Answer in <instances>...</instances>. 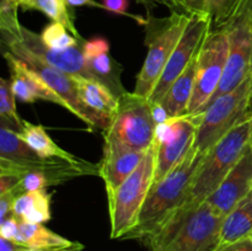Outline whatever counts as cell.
Masks as SVG:
<instances>
[{
  "mask_svg": "<svg viewBox=\"0 0 252 251\" xmlns=\"http://www.w3.org/2000/svg\"><path fill=\"white\" fill-rule=\"evenodd\" d=\"M223 219L207 201L182 204L144 244L148 251H217Z\"/></svg>",
  "mask_w": 252,
  "mask_h": 251,
  "instance_id": "6da1fadb",
  "label": "cell"
},
{
  "mask_svg": "<svg viewBox=\"0 0 252 251\" xmlns=\"http://www.w3.org/2000/svg\"><path fill=\"white\" fill-rule=\"evenodd\" d=\"M206 153L196 145L186 157L158 184L153 185L140 212L137 226L125 239H134L144 243L167 219V217L185 204L191 189L194 175Z\"/></svg>",
  "mask_w": 252,
  "mask_h": 251,
  "instance_id": "7a4b0ae2",
  "label": "cell"
},
{
  "mask_svg": "<svg viewBox=\"0 0 252 251\" xmlns=\"http://www.w3.org/2000/svg\"><path fill=\"white\" fill-rule=\"evenodd\" d=\"M30 171L43 172L52 186H57L80 176H98L100 165L85 159L79 161L44 159L22 140L19 133L0 123V172L24 177Z\"/></svg>",
  "mask_w": 252,
  "mask_h": 251,
  "instance_id": "3957f363",
  "label": "cell"
},
{
  "mask_svg": "<svg viewBox=\"0 0 252 251\" xmlns=\"http://www.w3.org/2000/svg\"><path fill=\"white\" fill-rule=\"evenodd\" d=\"M252 145V113L231 128L204 155L185 204H201Z\"/></svg>",
  "mask_w": 252,
  "mask_h": 251,
  "instance_id": "277c9868",
  "label": "cell"
},
{
  "mask_svg": "<svg viewBox=\"0 0 252 251\" xmlns=\"http://www.w3.org/2000/svg\"><path fill=\"white\" fill-rule=\"evenodd\" d=\"M191 15L192 12H170L166 17H155L149 14L144 25L147 57L137 75L133 93L145 98L150 97L189 25Z\"/></svg>",
  "mask_w": 252,
  "mask_h": 251,
  "instance_id": "5b68a950",
  "label": "cell"
},
{
  "mask_svg": "<svg viewBox=\"0 0 252 251\" xmlns=\"http://www.w3.org/2000/svg\"><path fill=\"white\" fill-rule=\"evenodd\" d=\"M157 143L150 147L137 169L116 189L107 193L111 239H125L137 226L140 212L154 184Z\"/></svg>",
  "mask_w": 252,
  "mask_h": 251,
  "instance_id": "8992f818",
  "label": "cell"
},
{
  "mask_svg": "<svg viewBox=\"0 0 252 251\" xmlns=\"http://www.w3.org/2000/svg\"><path fill=\"white\" fill-rule=\"evenodd\" d=\"M252 113V73L239 86L217 97L204 112L194 145L207 153L225 133Z\"/></svg>",
  "mask_w": 252,
  "mask_h": 251,
  "instance_id": "52a82bcc",
  "label": "cell"
},
{
  "mask_svg": "<svg viewBox=\"0 0 252 251\" xmlns=\"http://www.w3.org/2000/svg\"><path fill=\"white\" fill-rule=\"evenodd\" d=\"M2 51L9 52L16 58L21 59L25 64L29 65L34 73L39 75V78L43 79L44 83L59 96L65 101L68 105V111H70L73 115H75L79 120L83 121L91 130L103 129L106 130L110 126V121L106 120L105 117L100 116L89 108L84 103L79 96L78 90H76L75 83L71 75L58 70L54 66L49 65L48 63L37 57L29 49L25 48L16 38L10 36H2Z\"/></svg>",
  "mask_w": 252,
  "mask_h": 251,
  "instance_id": "ba28073f",
  "label": "cell"
},
{
  "mask_svg": "<svg viewBox=\"0 0 252 251\" xmlns=\"http://www.w3.org/2000/svg\"><path fill=\"white\" fill-rule=\"evenodd\" d=\"M219 29H223L228 37V62L211 103L240 85L252 73V0H238L229 19Z\"/></svg>",
  "mask_w": 252,
  "mask_h": 251,
  "instance_id": "9c48e42d",
  "label": "cell"
},
{
  "mask_svg": "<svg viewBox=\"0 0 252 251\" xmlns=\"http://www.w3.org/2000/svg\"><path fill=\"white\" fill-rule=\"evenodd\" d=\"M228 51L225 31L212 27L197 57L193 95L187 115H199L208 107L223 80L228 62Z\"/></svg>",
  "mask_w": 252,
  "mask_h": 251,
  "instance_id": "30bf717a",
  "label": "cell"
},
{
  "mask_svg": "<svg viewBox=\"0 0 252 251\" xmlns=\"http://www.w3.org/2000/svg\"><path fill=\"white\" fill-rule=\"evenodd\" d=\"M157 128L153 103L133 91H127L120 97L117 111L103 132L134 149L147 152L154 144Z\"/></svg>",
  "mask_w": 252,
  "mask_h": 251,
  "instance_id": "8fae6325",
  "label": "cell"
},
{
  "mask_svg": "<svg viewBox=\"0 0 252 251\" xmlns=\"http://www.w3.org/2000/svg\"><path fill=\"white\" fill-rule=\"evenodd\" d=\"M202 115H185L169 118L157 128V165L154 184L164 179L192 149Z\"/></svg>",
  "mask_w": 252,
  "mask_h": 251,
  "instance_id": "7c38bea8",
  "label": "cell"
},
{
  "mask_svg": "<svg viewBox=\"0 0 252 251\" xmlns=\"http://www.w3.org/2000/svg\"><path fill=\"white\" fill-rule=\"evenodd\" d=\"M212 29V20L202 12H192L189 25L172 52L157 86L148 100L157 103L164 97L175 80L185 71L198 54L202 43Z\"/></svg>",
  "mask_w": 252,
  "mask_h": 251,
  "instance_id": "4fadbf2b",
  "label": "cell"
},
{
  "mask_svg": "<svg viewBox=\"0 0 252 251\" xmlns=\"http://www.w3.org/2000/svg\"><path fill=\"white\" fill-rule=\"evenodd\" d=\"M103 157L98 162V176L105 182L106 193H110L137 169L148 150L134 149L106 132H103Z\"/></svg>",
  "mask_w": 252,
  "mask_h": 251,
  "instance_id": "5bb4252c",
  "label": "cell"
},
{
  "mask_svg": "<svg viewBox=\"0 0 252 251\" xmlns=\"http://www.w3.org/2000/svg\"><path fill=\"white\" fill-rule=\"evenodd\" d=\"M2 36H6V34H2ZM10 37L16 38L25 48L29 49L30 52L36 54L37 57L43 59L46 63L54 66L58 70L71 76H85V78L93 79L88 68H86L83 51L84 43L73 47V48L62 49V51L53 49L42 41L41 34L36 33V32L31 31L24 26H22L19 36Z\"/></svg>",
  "mask_w": 252,
  "mask_h": 251,
  "instance_id": "9a60e30c",
  "label": "cell"
},
{
  "mask_svg": "<svg viewBox=\"0 0 252 251\" xmlns=\"http://www.w3.org/2000/svg\"><path fill=\"white\" fill-rule=\"evenodd\" d=\"M251 191L252 145L206 201L217 212L225 217Z\"/></svg>",
  "mask_w": 252,
  "mask_h": 251,
  "instance_id": "2e32d148",
  "label": "cell"
},
{
  "mask_svg": "<svg viewBox=\"0 0 252 251\" xmlns=\"http://www.w3.org/2000/svg\"><path fill=\"white\" fill-rule=\"evenodd\" d=\"M4 58L9 65L10 81L11 89L14 91L16 98L22 102H34V101H48L56 103L68 110V105L62 97H59L48 85L39 78L37 73H34L27 64H25L21 59L16 58L9 52H4Z\"/></svg>",
  "mask_w": 252,
  "mask_h": 251,
  "instance_id": "e0dca14e",
  "label": "cell"
},
{
  "mask_svg": "<svg viewBox=\"0 0 252 251\" xmlns=\"http://www.w3.org/2000/svg\"><path fill=\"white\" fill-rule=\"evenodd\" d=\"M84 58L86 68L94 80H97L107 86L118 98L127 93L121 81L122 68L113 61L110 53V43L107 39L93 38L83 44Z\"/></svg>",
  "mask_w": 252,
  "mask_h": 251,
  "instance_id": "ac0fdd59",
  "label": "cell"
},
{
  "mask_svg": "<svg viewBox=\"0 0 252 251\" xmlns=\"http://www.w3.org/2000/svg\"><path fill=\"white\" fill-rule=\"evenodd\" d=\"M15 243L36 250L81 251L84 249L83 244L69 240L46 228L43 224H32L22 220H20L19 234Z\"/></svg>",
  "mask_w": 252,
  "mask_h": 251,
  "instance_id": "d6986e66",
  "label": "cell"
},
{
  "mask_svg": "<svg viewBox=\"0 0 252 251\" xmlns=\"http://www.w3.org/2000/svg\"><path fill=\"white\" fill-rule=\"evenodd\" d=\"M197 57L198 54L192 61V63L185 69L184 73L172 83L164 97L159 102H157L161 106L169 118H176L187 115L189 102L193 95Z\"/></svg>",
  "mask_w": 252,
  "mask_h": 251,
  "instance_id": "ffe728a7",
  "label": "cell"
},
{
  "mask_svg": "<svg viewBox=\"0 0 252 251\" xmlns=\"http://www.w3.org/2000/svg\"><path fill=\"white\" fill-rule=\"evenodd\" d=\"M252 234V191L223 219L218 249L250 238Z\"/></svg>",
  "mask_w": 252,
  "mask_h": 251,
  "instance_id": "44dd1931",
  "label": "cell"
},
{
  "mask_svg": "<svg viewBox=\"0 0 252 251\" xmlns=\"http://www.w3.org/2000/svg\"><path fill=\"white\" fill-rule=\"evenodd\" d=\"M79 96L89 108L111 122L120 98L102 83L85 76H73Z\"/></svg>",
  "mask_w": 252,
  "mask_h": 251,
  "instance_id": "7402d4cb",
  "label": "cell"
},
{
  "mask_svg": "<svg viewBox=\"0 0 252 251\" xmlns=\"http://www.w3.org/2000/svg\"><path fill=\"white\" fill-rule=\"evenodd\" d=\"M51 198L52 194L46 188L27 192L15 199L12 214L26 223H47L52 218Z\"/></svg>",
  "mask_w": 252,
  "mask_h": 251,
  "instance_id": "603a6c76",
  "label": "cell"
},
{
  "mask_svg": "<svg viewBox=\"0 0 252 251\" xmlns=\"http://www.w3.org/2000/svg\"><path fill=\"white\" fill-rule=\"evenodd\" d=\"M19 135L32 150H34L39 157L44 159L56 157V159H63L68 161H79L83 159L59 147L41 125H33L25 121V126Z\"/></svg>",
  "mask_w": 252,
  "mask_h": 251,
  "instance_id": "cb8c5ba5",
  "label": "cell"
},
{
  "mask_svg": "<svg viewBox=\"0 0 252 251\" xmlns=\"http://www.w3.org/2000/svg\"><path fill=\"white\" fill-rule=\"evenodd\" d=\"M24 10H37L46 15L53 22L62 24L71 34L84 41L74 24V16L65 0H17Z\"/></svg>",
  "mask_w": 252,
  "mask_h": 251,
  "instance_id": "d4e9b609",
  "label": "cell"
},
{
  "mask_svg": "<svg viewBox=\"0 0 252 251\" xmlns=\"http://www.w3.org/2000/svg\"><path fill=\"white\" fill-rule=\"evenodd\" d=\"M0 118L5 125L16 133H21L25 121L20 118L16 110V96L11 89L10 79H0Z\"/></svg>",
  "mask_w": 252,
  "mask_h": 251,
  "instance_id": "484cf974",
  "label": "cell"
},
{
  "mask_svg": "<svg viewBox=\"0 0 252 251\" xmlns=\"http://www.w3.org/2000/svg\"><path fill=\"white\" fill-rule=\"evenodd\" d=\"M238 0H193V11L202 12L211 17L212 27L223 26L233 12Z\"/></svg>",
  "mask_w": 252,
  "mask_h": 251,
  "instance_id": "4316f807",
  "label": "cell"
},
{
  "mask_svg": "<svg viewBox=\"0 0 252 251\" xmlns=\"http://www.w3.org/2000/svg\"><path fill=\"white\" fill-rule=\"evenodd\" d=\"M42 41L48 47L53 49H68L73 47L83 44L85 41H80L74 34H71L65 27L58 22H53L47 25L41 33Z\"/></svg>",
  "mask_w": 252,
  "mask_h": 251,
  "instance_id": "83f0119b",
  "label": "cell"
},
{
  "mask_svg": "<svg viewBox=\"0 0 252 251\" xmlns=\"http://www.w3.org/2000/svg\"><path fill=\"white\" fill-rule=\"evenodd\" d=\"M20 5L17 0H1L0 4V30L1 34L19 36L22 25L17 19Z\"/></svg>",
  "mask_w": 252,
  "mask_h": 251,
  "instance_id": "f1b7e54d",
  "label": "cell"
},
{
  "mask_svg": "<svg viewBox=\"0 0 252 251\" xmlns=\"http://www.w3.org/2000/svg\"><path fill=\"white\" fill-rule=\"evenodd\" d=\"M134 1L145 7L149 14L158 6L166 7L170 10V12H192L187 9L186 5L181 0H134Z\"/></svg>",
  "mask_w": 252,
  "mask_h": 251,
  "instance_id": "f546056e",
  "label": "cell"
},
{
  "mask_svg": "<svg viewBox=\"0 0 252 251\" xmlns=\"http://www.w3.org/2000/svg\"><path fill=\"white\" fill-rule=\"evenodd\" d=\"M102 4L105 5L106 11L117 15H125V16L130 17V19H133L135 22H138L140 25H145V22H147V19H143L142 16L129 14L127 11L129 0H102Z\"/></svg>",
  "mask_w": 252,
  "mask_h": 251,
  "instance_id": "4dcf8cb0",
  "label": "cell"
},
{
  "mask_svg": "<svg viewBox=\"0 0 252 251\" xmlns=\"http://www.w3.org/2000/svg\"><path fill=\"white\" fill-rule=\"evenodd\" d=\"M20 229V219L12 214L5 221L0 223V236L15 241Z\"/></svg>",
  "mask_w": 252,
  "mask_h": 251,
  "instance_id": "1f68e13d",
  "label": "cell"
},
{
  "mask_svg": "<svg viewBox=\"0 0 252 251\" xmlns=\"http://www.w3.org/2000/svg\"><path fill=\"white\" fill-rule=\"evenodd\" d=\"M17 196L12 191L0 194V223L5 221L10 216H12L14 202Z\"/></svg>",
  "mask_w": 252,
  "mask_h": 251,
  "instance_id": "d6a6232c",
  "label": "cell"
},
{
  "mask_svg": "<svg viewBox=\"0 0 252 251\" xmlns=\"http://www.w3.org/2000/svg\"><path fill=\"white\" fill-rule=\"evenodd\" d=\"M22 180V176L11 172H0V194L12 191Z\"/></svg>",
  "mask_w": 252,
  "mask_h": 251,
  "instance_id": "836d02e7",
  "label": "cell"
},
{
  "mask_svg": "<svg viewBox=\"0 0 252 251\" xmlns=\"http://www.w3.org/2000/svg\"><path fill=\"white\" fill-rule=\"evenodd\" d=\"M66 4L70 7H78V6H89V7H96V9L105 10V5L102 2H98L96 0H65Z\"/></svg>",
  "mask_w": 252,
  "mask_h": 251,
  "instance_id": "e575fe53",
  "label": "cell"
},
{
  "mask_svg": "<svg viewBox=\"0 0 252 251\" xmlns=\"http://www.w3.org/2000/svg\"><path fill=\"white\" fill-rule=\"evenodd\" d=\"M217 251H252V240L251 239H245V240H241L239 243L233 244V245L218 249Z\"/></svg>",
  "mask_w": 252,
  "mask_h": 251,
  "instance_id": "d590c367",
  "label": "cell"
},
{
  "mask_svg": "<svg viewBox=\"0 0 252 251\" xmlns=\"http://www.w3.org/2000/svg\"><path fill=\"white\" fill-rule=\"evenodd\" d=\"M24 249V246L19 245L15 241L0 236V251H22Z\"/></svg>",
  "mask_w": 252,
  "mask_h": 251,
  "instance_id": "8d00e7d4",
  "label": "cell"
},
{
  "mask_svg": "<svg viewBox=\"0 0 252 251\" xmlns=\"http://www.w3.org/2000/svg\"><path fill=\"white\" fill-rule=\"evenodd\" d=\"M22 251H70V250H36V249H27V248H25Z\"/></svg>",
  "mask_w": 252,
  "mask_h": 251,
  "instance_id": "74e56055",
  "label": "cell"
},
{
  "mask_svg": "<svg viewBox=\"0 0 252 251\" xmlns=\"http://www.w3.org/2000/svg\"><path fill=\"white\" fill-rule=\"evenodd\" d=\"M249 239H251V240H252V234H251V235H250V238H249Z\"/></svg>",
  "mask_w": 252,
  "mask_h": 251,
  "instance_id": "f35d334b",
  "label": "cell"
}]
</instances>
